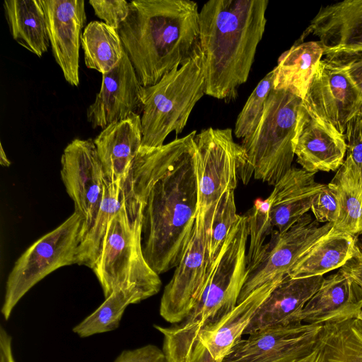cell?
<instances>
[{
    "instance_id": "28",
    "label": "cell",
    "mask_w": 362,
    "mask_h": 362,
    "mask_svg": "<svg viewBox=\"0 0 362 362\" xmlns=\"http://www.w3.org/2000/svg\"><path fill=\"white\" fill-rule=\"evenodd\" d=\"M81 45L86 66L102 75L119 63L124 52L117 30L102 21H93L87 24L81 35Z\"/></svg>"
},
{
    "instance_id": "26",
    "label": "cell",
    "mask_w": 362,
    "mask_h": 362,
    "mask_svg": "<svg viewBox=\"0 0 362 362\" xmlns=\"http://www.w3.org/2000/svg\"><path fill=\"white\" fill-rule=\"evenodd\" d=\"M317 362H362V321L358 317L323 325Z\"/></svg>"
},
{
    "instance_id": "21",
    "label": "cell",
    "mask_w": 362,
    "mask_h": 362,
    "mask_svg": "<svg viewBox=\"0 0 362 362\" xmlns=\"http://www.w3.org/2000/svg\"><path fill=\"white\" fill-rule=\"evenodd\" d=\"M93 141L105 180L122 185L141 146V115L132 114L109 125Z\"/></svg>"
},
{
    "instance_id": "27",
    "label": "cell",
    "mask_w": 362,
    "mask_h": 362,
    "mask_svg": "<svg viewBox=\"0 0 362 362\" xmlns=\"http://www.w3.org/2000/svg\"><path fill=\"white\" fill-rule=\"evenodd\" d=\"M122 185L105 181L103 197L96 218L77 250L76 264L91 269L103 246L110 222L124 204Z\"/></svg>"
},
{
    "instance_id": "4",
    "label": "cell",
    "mask_w": 362,
    "mask_h": 362,
    "mask_svg": "<svg viewBox=\"0 0 362 362\" xmlns=\"http://www.w3.org/2000/svg\"><path fill=\"white\" fill-rule=\"evenodd\" d=\"M204 94L205 79L201 52L155 85L144 88L139 151L160 147L172 132L181 133Z\"/></svg>"
},
{
    "instance_id": "23",
    "label": "cell",
    "mask_w": 362,
    "mask_h": 362,
    "mask_svg": "<svg viewBox=\"0 0 362 362\" xmlns=\"http://www.w3.org/2000/svg\"><path fill=\"white\" fill-rule=\"evenodd\" d=\"M357 243L358 236L332 228L299 257L288 275L306 278L340 269L352 258Z\"/></svg>"
},
{
    "instance_id": "12",
    "label": "cell",
    "mask_w": 362,
    "mask_h": 362,
    "mask_svg": "<svg viewBox=\"0 0 362 362\" xmlns=\"http://www.w3.org/2000/svg\"><path fill=\"white\" fill-rule=\"evenodd\" d=\"M322 327L302 322L256 331L237 341L223 362H293L315 349Z\"/></svg>"
},
{
    "instance_id": "22",
    "label": "cell",
    "mask_w": 362,
    "mask_h": 362,
    "mask_svg": "<svg viewBox=\"0 0 362 362\" xmlns=\"http://www.w3.org/2000/svg\"><path fill=\"white\" fill-rule=\"evenodd\" d=\"M314 173L291 167L275 184L269 198V218L283 233L311 209L315 194L325 185L315 180Z\"/></svg>"
},
{
    "instance_id": "19",
    "label": "cell",
    "mask_w": 362,
    "mask_h": 362,
    "mask_svg": "<svg viewBox=\"0 0 362 362\" xmlns=\"http://www.w3.org/2000/svg\"><path fill=\"white\" fill-rule=\"evenodd\" d=\"M323 276L291 278L286 276L257 310L244 334L276 325L302 323L298 317L320 288Z\"/></svg>"
},
{
    "instance_id": "7",
    "label": "cell",
    "mask_w": 362,
    "mask_h": 362,
    "mask_svg": "<svg viewBox=\"0 0 362 362\" xmlns=\"http://www.w3.org/2000/svg\"><path fill=\"white\" fill-rule=\"evenodd\" d=\"M82 226V218L74 212L20 256L6 283L1 310L6 320H8L20 300L37 283L62 267L76 264Z\"/></svg>"
},
{
    "instance_id": "5",
    "label": "cell",
    "mask_w": 362,
    "mask_h": 362,
    "mask_svg": "<svg viewBox=\"0 0 362 362\" xmlns=\"http://www.w3.org/2000/svg\"><path fill=\"white\" fill-rule=\"evenodd\" d=\"M302 103L289 91L271 90L257 127L240 144L255 179L275 185L292 167Z\"/></svg>"
},
{
    "instance_id": "18",
    "label": "cell",
    "mask_w": 362,
    "mask_h": 362,
    "mask_svg": "<svg viewBox=\"0 0 362 362\" xmlns=\"http://www.w3.org/2000/svg\"><path fill=\"white\" fill-rule=\"evenodd\" d=\"M319 39L324 55L339 51L362 49V0H345L321 6L302 36Z\"/></svg>"
},
{
    "instance_id": "14",
    "label": "cell",
    "mask_w": 362,
    "mask_h": 362,
    "mask_svg": "<svg viewBox=\"0 0 362 362\" xmlns=\"http://www.w3.org/2000/svg\"><path fill=\"white\" fill-rule=\"evenodd\" d=\"M144 88L125 52L119 63L103 74L100 91L87 109V120L93 129L102 128L127 119L132 114L141 115Z\"/></svg>"
},
{
    "instance_id": "29",
    "label": "cell",
    "mask_w": 362,
    "mask_h": 362,
    "mask_svg": "<svg viewBox=\"0 0 362 362\" xmlns=\"http://www.w3.org/2000/svg\"><path fill=\"white\" fill-rule=\"evenodd\" d=\"M148 296L136 286L115 291L91 314L72 329L81 338L113 331L118 328L128 305L136 304Z\"/></svg>"
},
{
    "instance_id": "10",
    "label": "cell",
    "mask_w": 362,
    "mask_h": 362,
    "mask_svg": "<svg viewBox=\"0 0 362 362\" xmlns=\"http://www.w3.org/2000/svg\"><path fill=\"white\" fill-rule=\"evenodd\" d=\"M332 226V223L320 226L307 213L286 232L274 229L257 264L247 274L238 303L266 283L287 276L299 257Z\"/></svg>"
},
{
    "instance_id": "1",
    "label": "cell",
    "mask_w": 362,
    "mask_h": 362,
    "mask_svg": "<svg viewBox=\"0 0 362 362\" xmlns=\"http://www.w3.org/2000/svg\"><path fill=\"white\" fill-rule=\"evenodd\" d=\"M199 11L189 0H134L117 32L144 87L201 52Z\"/></svg>"
},
{
    "instance_id": "2",
    "label": "cell",
    "mask_w": 362,
    "mask_h": 362,
    "mask_svg": "<svg viewBox=\"0 0 362 362\" xmlns=\"http://www.w3.org/2000/svg\"><path fill=\"white\" fill-rule=\"evenodd\" d=\"M268 0H211L199 11L205 94L230 101L248 78L267 23Z\"/></svg>"
},
{
    "instance_id": "39",
    "label": "cell",
    "mask_w": 362,
    "mask_h": 362,
    "mask_svg": "<svg viewBox=\"0 0 362 362\" xmlns=\"http://www.w3.org/2000/svg\"><path fill=\"white\" fill-rule=\"evenodd\" d=\"M351 279L362 291V246L358 243L356 245L354 255L339 269Z\"/></svg>"
},
{
    "instance_id": "38",
    "label": "cell",
    "mask_w": 362,
    "mask_h": 362,
    "mask_svg": "<svg viewBox=\"0 0 362 362\" xmlns=\"http://www.w3.org/2000/svg\"><path fill=\"white\" fill-rule=\"evenodd\" d=\"M113 362H165L162 349L147 344L134 349L122 351Z\"/></svg>"
},
{
    "instance_id": "9",
    "label": "cell",
    "mask_w": 362,
    "mask_h": 362,
    "mask_svg": "<svg viewBox=\"0 0 362 362\" xmlns=\"http://www.w3.org/2000/svg\"><path fill=\"white\" fill-rule=\"evenodd\" d=\"M209 269V214L197 210L189 243L160 299L159 312L165 321L174 325L186 317L202 291Z\"/></svg>"
},
{
    "instance_id": "3",
    "label": "cell",
    "mask_w": 362,
    "mask_h": 362,
    "mask_svg": "<svg viewBox=\"0 0 362 362\" xmlns=\"http://www.w3.org/2000/svg\"><path fill=\"white\" fill-rule=\"evenodd\" d=\"M196 131L149 189L141 215L144 257L158 275L176 267L189 243L198 208Z\"/></svg>"
},
{
    "instance_id": "6",
    "label": "cell",
    "mask_w": 362,
    "mask_h": 362,
    "mask_svg": "<svg viewBox=\"0 0 362 362\" xmlns=\"http://www.w3.org/2000/svg\"><path fill=\"white\" fill-rule=\"evenodd\" d=\"M141 215L129 218L123 204L110 222L102 251L92 270L107 298L115 291L136 286L148 298L157 294L162 282L142 252Z\"/></svg>"
},
{
    "instance_id": "37",
    "label": "cell",
    "mask_w": 362,
    "mask_h": 362,
    "mask_svg": "<svg viewBox=\"0 0 362 362\" xmlns=\"http://www.w3.org/2000/svg\"><path fill=\"white\" fill-rule=\"evenodd\" d=\"M89 4L99 18L117 30L129 12V3L125 0H91Z\"/></svg>"
},
{
    "instance_id": "41",
    "label": "cell",
    "mask_w": 362,
    "mask_h": 362,
    "mask_svg": "<svg viewBox=\"0 0 362 362\" xmlns=\"http://www.w3.org/2000/svg\"><path fill=\"white\" fill-rule=\"evenodd\" d=\"M293 362H317V350L316 349L309 355L296 360Z\"/></svg>"
},
{
    "instance_id": "33",
    "label": "cell",
    "mask_w": 362,
    "mask_h": 362,
    "mask_svg": "<svg viewBox=\"0 0 362 362\" xmlns=\"http://www.w3.org/2000/svg\"><path fill=\"white\" fill-rule=\"evenodd\" d=\"M273 80L274 73L272 70L259 82L249 96L235 122L234 134L237 138L244 139L255 130L263 115L266 101L273 89Z\"/></svg>"
},
{
    "instance_id": "36",
    "label": "cell",
    "mask_w": 362,
    "mask_h": 362,
    "mask_svg": "<svg viewBox=\"0 0 362 362\" xmlns=\"http://www.w3.org/2000/svg\"><path fill=\"white\" fill-rule=\"evenodd\" d=\"M310 209L319 223H334L337 221L339 204L336 189L332 185H325L315 194Z\"/></svg>"
},
{
    "instance_id": "17",
    "label": "cell",
    "mask_w": 362,
    "mask_h": 362,
    "mask_svg": "<svg viewBox=\"0 0 362 362\" xmlns=\"http://www.w3.org/2000/svg\"><path fill=\"white\" fill-rule=\"evenodd\" d=\"M344 135L311 116L302 103L293 141L294 154L302 168L318 171H337L346 153Z\"/></svg>"
},
{
    "instance_id": "25",
    "label": "cell",
    "mask_w": 362,
    "mask_h": 362,
    "mask_svg": "<svg viewBox=\"0 0 362 362\" xmlns=\"http://www.w3.org/2000/svg\"><path fill=\"white\" fill-rule=\"evenodd\" d=\"M4 8L13 38L27 50L42 57L50 42L40 0H5Z\"/></svg>"
},
{
    "instance_id": "16",
    "label": "cell",
    "mask_w": 362,
    "mask_h": 362,
    "mask_svg": "<svg viewBox=\"0 0 362 362\" xmlns=\"http://www.w3.org/2000/svg\"><path fill=\"white\" fill-rule=\"evenodd\" d=\"M282 280L277 279L262 285L218 323L202 329L185 362H223L242 339L257 310Z\"/></svg>"
},
{
    "instance_id": "15",
    "label": "cell",
    "mask_w": 362,
    "mask_h": 362,
    "mask_svg": "<svg viewBox=\"0 0 362 362\" xmlns=\"http://www.w3.org/2000/svg\"><path fill=\"white\" fill-rule=\"evenodd\" d=\"M43 7L52 51L65 80L79 84V47L86 22L82 0H40Z\"/></svg>"
},
{
    "instance_id": "40",
    "label": "cell",
    "mask_w": 362,
    "mask_h": 362,
    "mask_svg": "<svg viewBox=\"0 0 362 362\" xmlns=\"http://www.w3.org/2000/svg\"><path fill=\"white\" fill-rule=\"evenodd\" d=\"M0 362H16L12 351V338L2 326L0 327Z\"/></svg>"
},
{
    "instance_id": "42",
    "label": "cell",
    "mask_w": 362,
    "mask_h": 362,
    "mask_svg": "<svg viewBox=\"0 0 362 362\" xmlns=\"http://www.w3.org/2000/svg\"><path fill=\"white\" fill-rule=\"evenodd\" d=\"M0 163L4 167H8L11 165V162L7 158L5 151H4L2 144L0 145Z\"/></svg>"
},
{
    "instance_id": "24",
    "label": "cell",
    "mask_w": 362,
    "mask_h": 362,
    "mask_svg": "<svg viewBox=\"0 0 362 362\" xmlns=\"http://www.w3.org/2000/svg\"><path fill=\"white\" fill-rule=\"evenodd\" d=\"M323 55L319 41L293 45L272 69L273 89L289 91L303 100Z\"/></svg>"
},
{
    "instance_id": "8",
    "label": "cell",
    "mask_w": 362,
    "mask_h": 362,
    "mask_svg": "<svg viewBox=\"0 0 362 362\" xmlns=\"http://www.w3.org/2000/svg\"><path fill=\"white\" fill-rule=\"evenodd\" d=\"M198 185L197 210L206 213L228 189H235L238 177L245 185L253 172L232 129L207 128L194 136Z\"/></svg>"
},
{
    "instance_id": "34",
    "label": "cell",
    "mask_w": 362,
    "mask_h": 362,
    "mask_svg": "<svg viewBox=\"0 0 362 362\" xmlns=\"http://www.w3.org/2000/svg\"><path fill=\"white\" fill-rule=\"evenodd\" d=\"M344 137L347 148L343 164L362 180V111L348 122Z\"/></svg>"
},
{
    "instance_id": "35",
    "label": "cell",
    "mask_w": 362,
    "mask_h": 362,
    "mask_svg": "<svg viewBox=\"0 0 362 362\" xmlns=\"http://www.w3.org/2000/svg\"><path fill=\"white\" fill-rule=\"evenodd\" d=\"M325 58L344 71L362 99V49L329 53Z\"/></svg>"
},
{
    "instance_id": "11",
    "label": "cell",
    "mask_w": 362,
    "mask_h": 362,
    "mask_svg": "<svg viewBox=\"0 0 362 362\" xmlns=\"http://www.w3.org/2000/svg\"><path fill=\"white\" fill-rule=\"evenodd\" d=\"M61 176L66 190L83 219L81 240L98 214L105 184V174L94 141L76 139L64 148Z\"/></svg>"
},
{
    "instance_id": "30",
    "label": "cell",
    "mask_w": 362,
    "mask_h": 362,
    "mask_svg": "<svg viewBox=\"0 0 362 362\" xmlns=\"http://www.w3.org/2000/svg\"><path fill=\"white\" fill-rule=\"evenodd\" d=\"M336 189L339 214L333 228L355 236L362 233V180L342 164L329 182Z\"/></svg>"
},
{
    "instance_id": "44",
    "label": "cell",
    "mask_w": 362,
    "mask_h": 362,
    "mask_svg": "<svg viewBox=\"0 0 362 362\" xmlns=\"http://www.w3.org/2000/svg\"><path fill=\"white\" fill-rule=\"evenodd\" d=\"M361 235H362V233ZM361 243H362V237H361ZM361 246H362V245H361Z\"/></svg>"
},
{
    "instance_id": "43",
    "label": "cell",
    "mask_w": 362,
    "mask_h": 362,
    "mask_svg": "<svg viewBox=\"0 0 362 362\" xmlns=\"http://www.w3.org/2000/svg\"><path fill=\"white\" fill-rule=\"evenodd\" d=\"M360 320L362 321V310L359 313L358 316L357 317Z\"/></svg>"
},
{
    "instance_id": "13",
    "label": "cell",
    "mask_w": 362,
    "mask_h": 362,
    "mask_svg": "<svg viewBox=\"0 0 362 362\" xmlns=\"http://www.w3.org/2000/svg\"><path fill=\"white\" fill-rule=\"evenodd\" d=\"M303 105L319 122L344 135L348 122L362 111V99L344 71L322 59Z\"/></svg>"
},
{
    "instance_id": "31",
    "label": "cell",
    "mask_w": 362,
    "mask_h": 362,
    "mask_svg": "<svg viewBox=\"0 0 362 362\" xmlns=\"http://www.w3.org/2000/svg\"><path fill=\"white\" fill-rule=\"evenodd\" d=\"M234 191L235 189L226 191L216 204L207 211L209 214L210 269L218 257L226 239L240 216L236 213Z\"/></svg>"
},
{
    "instance_id": "20",
    "label": "cell",
    "mask_w": 362,
    "mask_h": 362,
    "mask_svg": "<svg viewBox=\"0 0 362 362\" xmlns=\"http://www.w3.org/2000/svg\"><path fill=\"white\" fill-rule=\"evenodd\" d=\"M362 310V291L340 269L324 278L298 317L299 322L322 324L357 317Z\"/></svg>"
},
{
    "instance_id": "32",
    "label": "cell",
    "mask_w": 362,
    "mask_h": 362,
    "mask_svg": "<svg viewBox=\"0 0 362 362\" xmlns=\"http://www.w3.org/2000/svg\"><path fill=\"white\" fill-rule=\"evenodd\" d=\"M271 200L257 199L253 206L245 214L247 218L250 245L246 254L247 274L259 261L266 245L265 240L273 232L274 226L269 218Z\"/></svg>"
}]
</instances>
